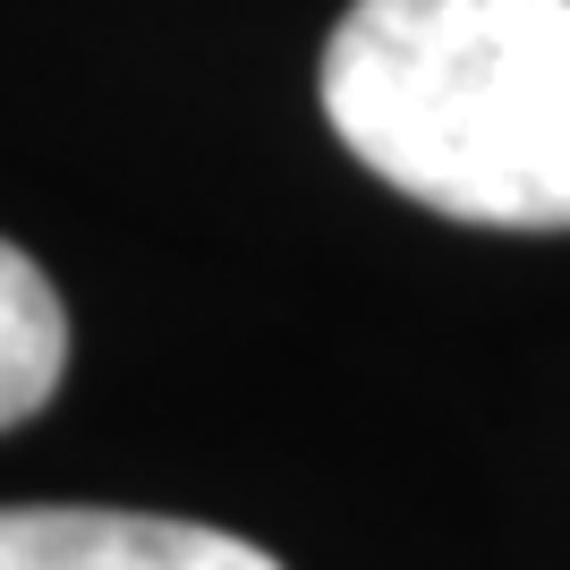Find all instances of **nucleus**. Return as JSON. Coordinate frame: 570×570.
<instances>
[{
	"mask_svg": "<svg viewBox=\"0 0 570 570\" xmlns=\"http://www.w3.org/2000/svg\"><path fill=\"white\" fill-rule=\"evenodd\" d=\"M324 119L383 188L476 230H570V0H350Z\"/></svg>",
	"mask_w": 570,
	"mask_h": 570,
	"instance_id": "f257e3e1",
	"label": "nucleus"
},
{
	"mask_svg": "<svg viewBox=\"0 0 570 570\" xmlns=\"http://www.w3.org/2000/svg\"><path fill=\"white\" fill-rule=\"evenodd\" d=\"M0 570H282V562L205 520L26 502V511H0Z\"/></svg>",
	"mask_w": 570,
	"mask_h": 570,
	"instance_id": "f03ea898",
	"label": "nucleus"
},
{
	"mask_svg": "<svg viewBox=\"0 0 570 570\" xmlns=\"http://www.w3.org/2000/svg\"><path fill=\"white\" fill-rule=\"evenodd\" d=\"M69 375V307L26 247L0 238V434L26 426Z\"/></svg>",
	"mask_w": 570,
	"mask_h": 570,
	"instance_id": "7ed1b4c3",
	"label": "nucleus"
}]
</instances>
